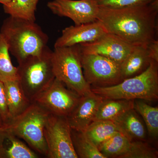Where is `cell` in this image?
Returning a JSON list of instances; mask_svg holds the SVG:
<instances>
[{
    "label": "cell",
    "mask_w": 158,
    "mask_h": 158,
    "mask_svg": "<svg viewBox=\"0 0 158 158\" xmlns=\"http://www.w3.org/2000/svg\"><path fill=\"white\" fill-rule=\"evenodd\" d=\"M0 117L3 123L10 119L9 110L6 102L4 83L0 81Z\"/></svg>",
    "instance_id": "cell-27"
},
{
    "label": "cell",
    "mask_w": 158,
    "mask_h": 158,
    "mask_svg": "<svg viewBox=\"0 0 158 158\" xmlns=\"http://www.w3.org/2000/svg\"><path fill=\"white\" fill-rule=\"evenodd\" d=\"M0 33L18 63L31 56H40L48 47V35L35 22L9 16Z\"/></svg>",
    "instance_id": "cell-2"
},
{
    "label": "cell",
    "mask_w": 158,
    "mask_h": 158,
    "mask_svg": "<svg viewBox=\"0 0 158 158\" xmlns=\"http://www.w3.org/2000/svg\"><path fill=\"white\" fill-rule=\"evenodd\" d=\"M157 0H96L100 7L119 9L151 4Z\"/></svg>",
    "instance_id": "cell-26"
},
{
    "label": "cell",
    "mask_w": 158,
    "mask_h": 158,
    "mask_svg": "<svg viewBox=\"0 0 158 158\" xmlns=\"http://www.w3.org/2000/svg\"><path fill=\"white\" fill-rule=\"evenodd\" d=\"M79 45L81 53L100 55L119 64L124 61L136 46L109 33L96 41Z\"/></svg>",
    "instance_id": "cell-11"
},
{
    "label": "cell",
    "mask_w": 158,
    "mask_h": 158,
    "mask_svg": "<svg viewBox=\"0 0 158 158\" xmlns=\"http://www.w3.org/2000/svg\"><path fill=\"white\" fill-rule=\"evenodd\" d=\"M151 56L153 61L158 62V40H155L148 44Z\"/></svg>",
    "instance_id": "cell-28"
},
{
    "label": "cell",
    "mask_w": 158,
    "mask_h": 158,
    "mask_svg": "<svg viewBox=\"0 0 158 158\" xmlns=\"http://www.w3.org/2000/svg\"><path fill=\"white\" fill-rule=\"evenodd\" d=\"M81 61L84 77L91 87H110L122 81L118 62L100 55L83 53Z\"/></svg>",
    "instance_id": "cell-8"
},
{
    "label": "cell",
    "mask_w": 158,
    "mask_h": 158,
    "mask_svg": "<svg viewBox=\"0 0 158 158\" xmlns=\"http://www.w3.org/2000/svg\"><path fill=\"white\" fill-rule=\"evenodd\" d=\"M50 113L32 102L21 114L10 118L1 127L23 140L37 154L47 157L48 148L44 129Z\"/></svg>",
    "instance_id": "cell-4"
},
{
    "label": "cell",
    "mask_w": 158,
    "mask_h": 158,
    "mask_svg": "<svg viewBox=\"0 0 158 158\" xmlns=\"http://www.w3.org/2000/svg\"><path fill=\"white\" fill-rule=\"evenodd\" d=\"M3 124V122L2 120V118L0 117V127L2 126Z\"/></svg>",
    "instance_id": "cell-30"
},
{
    "label": "cell",
    "mask_w": 158,
    "mask_h": 158,
    "mask_svg": "<svg viewBox=\"0 0 158 158\" xmlns=\"http://www.w3.org/2000/svg\"><path fill=\"white\" fill-rule=\"evenodd\" d=\"M131 141L123 134L118 132L98 148L106 158H121L127 151Z\"/></svg>",
    "instance_id": "cell-20"
},
{
    "label": "cell",
    "mask_w": 158,
    "mask_h": 158,
    "mask_svg": "<svg viewBox=\"0 0 158 158\" xmlns=\"http://www.w3.org/2000/svg\"><path fill=\"white\" fill-rule=\"evenodd\" d=\"M134 109L144 119L149 135L156 139L158 136V108L153 107L141 100L135 101Z\"/></svg>",
    "instance_id": "cell-23"
},
{
    "label": "cell",
    "mask_w": 158,
    "mask_h": 158,
    "mask_svg": "<svg viewBox=\"0 0 158 158\" xmlns=\"http://www.w3.org/2000/svg\"><path fill=\"white\" fill-rule=\"evenodd\" d=\"M158 14V0L119 9L99 7L97 20L107 33L133 45H148L156 40Z\"/></svg>",
    "instance_id": "cell-1"
},
{
    "label": "cell",
    "mask_w": 158,
    "mask_h": 158,
    "mask_svg": "<svg viewBox=\"0 0 158 158\" xmlns=\"http://www.w3.org/2000/svg\"><path fill=\"white\" fill-rule=\"evenodd\" d=\"M158 152L152 147L139 140L131 141L127 152L121 158H156Z\"/></svg>",
    "instance_id": "cell-25"
},
{
    "label": "cell",
    "mask_w": 158,
    "mask_h": 158,
    "mask_svg": "<svg viewBox=\"0 0 158 158\" xmlns=\"http://www.w3.org/2000/svg\"><path fill=\"white\" fill-rule=\"evenodd\" d=\"M103 99L92 91L81 96L73 111L65 117L71 129L83 131L90 124Z\"/></svg>",
    "instance_id": "cell-13"
},
{
    "label": "cell",
    "mask_w": 158,
    "mask_h": 158,
    "mask_svg": "<svg viewBox=\"0 0 158 158\" xmlns=\"http://www.w3.org/2000/svg\"><path fill=\"white\" fill-rule=\"evenodd\" d=\"M4 85L9 116L11 118L23 113L29 107L32 102L26 95L18 80L4 82Z\"/></svg>",
    "instance_id": "cell-16"
},
{
    "label": "cell",
    "mask_w": 158,
    "mask_h": 158,
    "mask_svg": "<svg viewBox=\"0 0 158 158\" xmlns=\"http://www.w3.org/2000/svg\"><path fill=\"white\" fill-rule=\"evenodd\" d=\"M153 61L148 44L136 45L120 64L122 81L142 73L148 68Z\"/></svg>",
    "instance_id": "cell-14"
},
{
    "label": "cell",
    "mask_w": 158,
    "mask_h": 158,
    "mask_svg": "<svg viewBox=\"0 0 158 158\" xmlns=\"http://www.w3.org/2000/svg\"><path fill=\"white\" fill-rule=\"evenodd\" d=\"M93 93L103 98L143 100L148 101L158 98V62L153 61L142 73L123 80L110 87H91Z\"/></svg>",
    "instance_id": "cell-3"
},
{
    "label": "cell",
    "mask_w": 158,
    "mask_h": 158,
    "mask_svg": "<svg viewBox=\"0 0 158 158\" xmlns=\"http://www.w3.org/2000/svg\"><path fill=\"white\" fill-rule=\"evenodd\" d=\"M52 51L48 47L40 56H31L19 63L18 81L31 102L55 80Z\"/></svg>",
    "instance_id": "cell-6"
},
{
    "label": "cell",
    "mask_w": 158,
    "mask_h": 158,
    "mask_svg": "<svg viewBox=\"0 0 158 158\" xmlns=\"http://www.w3.org/2000/svg\"><path fill=\"white\" fill-rule=\"evenodd\" d=\"M72 139L78 157L106 158L81 131L72 129Z\"/></svg>",
    "instance_id": "cell-22"
},
{
    "label": "cell",
    "mask_w": 158,
    "mask_h": 158,
    "mask_svg": "<svg viewBox=\"0 0 158 158\" xmlns=\"http://www.w3.org/2000/svg\"><path fill=\"white\" fill-rule=\"evenodd\" d=\"M81 97L55 78L32 102L39 105L51 114L66 117L76 107Z\"/></svg>",
    "instance_id": "cell-9"
},
{
    "label": "cell",
    "mask_w": 158,
    "mask_h": 158,
    "mask_svg": "<svg viewBox=\"0 0 158 158\" xmlns=\"http://www.w3.org/2000/svg\"><path fill=\"white\" fill-rule=\"evenodd\" d=\"M107 33L98 20L80 25L71 26L62 30L54 48L65 47L96 41Z\"/></svg>",
    "instance_id": "cell-12"
},
{
    "label": "cell",
    "mask_w": 158,
    "mask_h": 158,
    "mask_svg": "<svg viewBox=\"0 0 158 158\" xmlns=\"http://www.w3.org/2000/svg\"><path fill=\"white\" fill-rule=\"evenodd\" d=\"M9 46L0 33V81L18 80L17 67H15L9 55Z\"/></svg>",
    "instance_id": "cell-24"
},
{
    "label": "cell",
    "mask_w": 158,
    "mask_h": 158,
    "mask_svg": "<svg viewBox=\"0 0 158 158\" xmlns=\"http://www.w3.org/2000/svg\"><path fill=\"white\" fill-rule=\"evenodd\" d=\"M38 154L14 134L0 127V158H37Z\"/></svg>",
    "instance_id": "cell-15"
},
{
    "label": "cell",
    "mask_w": 158,
    "mask_h": 158,
    "mask_svg": "<svg viewBox=\"0 0 158 158\" xmlns=\"http://www.w3.org/2000/svg\"><path fill=\"white\" fill-rule=\"evenodd\" d=\"M47 6L53 14L70 19L74 25L97 20L99 10L96 0H52Z\"/></svg>",
    "instance_id": "cell-10"
},
{
    "label": "cell",
    "mask_w": 158,
    "mask_h": 158,
    "mask_svg": "<svg viewBox=\"0 0 158 158\" xmlns=\"http://www.w3.org/2000/svg\"><path fill=\"white\" fill-rule=\"evenodd\" d=\"M81 131L97 147L116 133H121L117 125L110 120L93 121Z\"/></svg>",
    "instance_id": "cell-19"
},
{
    "label": "cell",
    "mask_w": 158,
    "mask_h": 158,
    "mask_svg": "<svg viewBox=\"0 0 158 158\" xmlns=\"http://www.w3.org/2000/svg\"><path fill=\"white\" fill-rule=\"evenodd\" d=\"M113 122L130 141L145 139L146 130L134 108L128 110Z\"/></svg>",
    "instance_id": "cell-17"
},
{
    "label": "cell",
    "mask_w": 158,
    "mask_h": 158,
    "mask_svg": "<svg viewBox=\"0 0 158 158\" xmlns=\"http://www.w3.org/2000/svg\"><path fill=\"white\" fill-rule=\"evenodd\" d=\"M134 100L103 99L93 121H113L128 110L134 108Z\"/></svg>",
    "instance_id": "cell-18"
},
{
    "label": "cell",
    "mask_w": 158,
    "mask_h": 158,
    "mask_svg": "<svg viewBox=\"0 0 158 158\" xmlns=\"http://www.w3.org/2000/svg\"><path fill=\"white\" fill-rule=\"evenodd\" d=\"M80 45L54 48L52 55L55 78L81 96L91 92V86L85 80L81 61Z\"/></svg>",
    "instance_id": "cell-5"
},
{
    "label": "cell",
    "mask_w": 158,
    "mask_h": 158,
    "mask_svg": "<svg viewBox=\"0 0 158 158\" xmlns=\"http://www.w3.org/2000/svg\"><path fill=\"white\" fill-rule=\"evenodd\" d=\"M70 126L65 117L51 114L46 123L44 135L49 158H78Z\"/></svg>",
    "instance_id": "cell-7"
},
{
    "label": "cell",
    "mask_w": 158,
    "mask_h": 158,
    "mask_svg": "<svg viewBox=\"0 0 158 158\" xmlns=\"http://www.w3.org/2000/svg\"><path fill=\"white\" fill-rule=\"evenodd\" d=\"M11 0H0V3L3 6H7L11 2Z\"/></svg>",
    "instance_id": "cell-29"
},
{
    "label": "cell",
    "mask_w": 158,
    "mask_h": 158,
    "mask_svg": "<svg viewBox=\"0 0 158 158\" xmlns=\"http://www.w3.org/2000/svg\"><path fill=\"white\" fill-rule=\"evenodd\" d=\"M40 0H11L3 6L4 12L12 17L36 21L35 12Z\"/></svg>",
    "instance_id": "cell-21"
}]
</instances>
